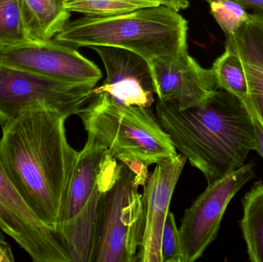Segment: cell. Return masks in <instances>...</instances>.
<instances>
[{"instance_id":"obj_5","label":"cell","mask_w":263,"mask_h":262,"mask_svg":"<svg viewBox=\"0 0 263 262\" xmlns=\"http://www.w3.org/2000/svg\"><path fill=\"white\" fill-rule=\"evenodd\" d=\"M78 115L88 135L121 163L148 167L178 154L150 108L118 104L100 93Z\"/></svg>"},{"instance_id":"obj_20","label":"cell","mask_w":263,"mask_h":262,"mask_svg":"<svg viewBox=\"0 0 263 262\" xmlns=\"http://www.w3.org/2000/svg\"><path fill=\"white\" fill-rule=\"evenodd\" d=\"M161 256L162 262H185L180 233L171 212L167 215L162 231Z\"/></svg>"},{"instance_id":"obj_10","label":"cell","mask_w":263,"mask_h":262,"mask_svg":"<svg viewBox=\"0 0 263 262\" xmlns=\"http://www.w3.org/2000/svg\"><path fill=\"white\" fill-rule=\"evenodd\" d=\"M0 64L66 81L97 83L102 78L95 63L53 39L0 49Z\"/></svg>"},{"instance_id":"obj_15","label":"cell","mask_w":263,"mask_h":262,"mask_svg":"<svg viewBox=\"0 0 263 262\" xmlns=\"http://www.w3.org/2000/svg\"><path fill=\"white\" fill-rule=\"evenodd\" d=\"M239 221L242 238L252 262H263V183L253 185L242 199Z\"/></svg>"},{"instance_id":"obj_7","label":"cell","mask_w":263,"mask_h":262,"mask_svg":"<svg viewBox=\"0 0 263 262\" xmlns=\"http://www.w3.org/2000/svg\"><path fill=\"white\" fill-rule=\"evenodd\" d=\"M97 84L58 79L0 64V126L35 109L78 115L92 98Z\"/></svg>"},{"instance_id":"obj_12","label":"cell","mask_w":263,"mask_h":262,"mask_svg":"<svg viewBox=\"0 0 263 262\" xmlns=\"http://www.w3.org/2000/svg\"><path fill=\"white\" fill-rule=\"evenodd\" d=\"M104 65L106 78L92 89V95L104 93L125 106L150 108L155 102L154 83L149 63L140 55L120 48L91 46Z\"/></svg>"},{"instance_id":"obj_23","label":"cell","mask_w":263,"mask_h":262,"mask_svg":"<svg viewBox=\"0 0 263 262\" xmlns=\"http://www.w3.org/2000/svg\"><path fill=\"white\" fill-rule=\"evenodd\" d=\"M13 254L10 246L0 238V262H14Z\"/></svg>"},{"instance_id":"obj_25","label":"cell","mask_w":263,"mask_h":262,"mask_svg":"<svg viewBox=\"0 0 263 262\" xmlns=\"http://www.w3.org/2000/svg\"><path fill=\"white\" fill-rule=\"evenodd\" d=\"M0 238H3V232L2 230L1 227H0Z\"/></svg>"},{"instance_id":"obj_21","label":"cell","mask_w":263,"mask_h":262,"mask_svg":"<svg viewBox=\"0 0 263 262\" xmlns=\"http://www.w3.org/2000/svg\"><path fill=\"white\" fill-rule=\"evenodd\" d=\"M161 6L173 9L176 12L186 9L190 6L189 0H156Z\"/></svg>"},{"instance_id":"obj_2","label":"cell","mask_w":263,"mask_h":262,"mask_svg":"<svg viewBox=\"0 0 263 262\" xmlns=\"http://www.w3.org/2000/svg\"><path fill=\"white\" fill-rule=\"evenodd\" d=\"M156 118L176 148L211 184L246 164L256 151L253 118L243 103L217 89L199 106L181 109L158 100Z\"/></svg>"},{"instance_id":"obj_18","label":"cell","mask_w":263,"mask_h":262,"mask_svg":"<svg viewBox=\"0 0 263 262\" xmlns=\"http://www.w3.org/2000/svg\"><path fill=\"white\" fill-rule=\"evenodd\" d=\"M34 43L25 26L23 0H0V49Z\"/></svg>"},{"instance_id":"obj_8","label":"cell","mask_w":263,"mask_h":262,"mask_svg":"<svg viewBox=\"0 0 263 262\" xmlns=\"http://www.w3.org/2000/svg\"><path fill=\"white\" fill-rule=\"evenodd\" d=\"M254 177V164L247 163L209 184L191 206L185 209L179 229L184 261L193 262L202 256L209 246L217 238L230 201Z\"/></svg>"},{"instance_id":"obj_17","label":"cell","mask_w":263,"mask_h":262,"mask_svg":"<svg viewBox=\"0 0 263 262\" xmlns=\"http://www.w3.org/2000/svg\"><path fill=\"white\" fill-rule=\"evenodd\" d=\"M161 6L156 0H65L69 12L85 16L110 17Z\"/></svg>"},{"instance_id":"obj_26","label":"cell","mask_w":263,"mask_h":262,"mask_svg":"<svg viewBox=\"0 0 263 262\" xmlns=\"http://www.w3.org/2000/svg\"><path fill=\"white\" fill-rule=\"evenodd\" d=\"M64 1H65V0H64Z\"/></svg>"},{"instance_id":"obj_22","label":"cell","mask_w":263,"mask_h":262,"mask_svg":"<svg viewBox=\"0 0 263 262\" xmlns=\"http://www.w3.org/2000/svg\"><path fill=\"white\" fill-rule=\"evenodd\" d=\"M253 117L254 123L255 135H256V151L263 158V127L255 117Z\"/></svg>"},{"instance_id":"obj_14","label":"cell","mask_w":263,"mask_h":262,"mask_svg":"<svg viewBox=\"0 0 263 262\" xmlns=\"http://www.w3.org/2000/svg\"><path fill=\"white\" fill-rule=\"evenodd\" d=\"M23 11L26 30L35 42L53 39L71 17L64 0H23Z\"/></svg>"},{"instance_id":"obj_3","label":"cell","mask_w":263,"mask_h":262,"mask_svg":"<svg viewBox=\"0 0 263 262\" xmlns=\"http://www.w3.org/2000/svg\"><path fill=\"white\" fill-rule=\"evenodd\" d=\"M188 22L165 6L145 8L110 17L69 20L53 40L77 49L109 46L126 49L147 62L188 50Z\"/></svg>"},{"instance_id":"obj_1","label":"cell","mask_w":263,"mask_h":262,"mask_svg":"<svg viewBox=\"0 0 263 262\" xmlns=\"http://www.w3.org/2000/svg\"><path fill=\"white\" fill-rule=\"evenodd\" d=\"M68 118L47 109L27 111L2 128L0 138L6 174L32 212L55 235L80 155L66 137Z\"/></svg>"},{"instance_id":"obj_24","label":"cell","mask_w":263,"mask_h":262,"mask_svg":"<svg viewBox=\"0 0 263 262\" xmlns=\"http://www.w3.org/2000/svg\"><path fill=\"white\" fill-rule=\"evenodd\" d=\"M236 1L242 4L244 7L256 9L259 12H263V0H236Z\"/></svg>"},{"instance_id":"obj_6","label":"cell","mask_w":263,"mask_h":262,"mask_svg":"<svg viewBox=\"0 0 263 262\" xmlns=\"http://www.w3.org/2000/svg\"><path fill=\"white\" fill-rule=\"evenodd\" d=\"M122 163L120 176L102 201L92 262L138 261L144 221L139 188L146 183L148 167Z\"/></svg>"},{"instance_id":"obj_19","label":"cell","mask_w":263,"mask_h":262,"mask_svg":"<svg viewBox=\"0 0 263 262\" xmlns=\"http://www.w3.org/2000/svg\"><path fill=\"white\" fill-rule=\"evenodd\" d=\"M210 12L226 36L236 33L250 18L247 8L236 0H207Z\"/></svg>"},{"instance_id":"obj_4","label":"cell","mask_w":263,"mask_h":262,"mask_svg":"<svg viewBox=\"0 0 263 262\" xmlns=\"http://www.w3.org/2000/svg\"><path fill=\"white\" fill-rule=\"evenodd\" d=\"M123 163L88 135L72 173L57 235L72 262H92L97 224L106 192Z\"/></svg>"},{"instance_id":"obj_11","label":"cell","mask_w":263,"mask_h":262,"mask_svg":"<svg viewBox=\"0 0 263 262\" xmlns=\"http://www.w3.org/2000/svg\"><path fill=\"white\" fill-rule=\"evenodd\" d=\"M148 63L158 100L176 102L181 109L199 106L219 89L213 69L202 67L188 50Z\"/></svg>"},{"instance_id":"obj_13","label":"cell","mask_w":263,"mask_h":262,"mask_svg":"<svg viewBox=\"0 0 263 262\" xmlns=\"http://www.w3.org/2000/svg\"><path fill=\"white\" fill-rule=\"evenodd\" d=\"M186 158L182 154L167 158L156 164L144 185L143 235L138 261L162 262L161 238L172 197Z\"/></svg>"},{"instance_id":"obj_9","label":"cell","mask_w":263,"mask_h":262,"mask_svg":"<svg viewBox=\"0 0 263 262\" xmlns=\"http://www.w3.org/2000/svg\"><path fill=\"white\" fill-rule=\"evenodd\" d=\"M0 227L35 262H70L58 237L25 203L0 158Z\"/></svg>"},{"instance_id":"obj_16","label":"cell","mask_w":263,"mask_h":262,"mask_svg":"<svg viewBox=\"0 0 263 262\" xmlns=\"http://www.w3.org/2000/svg\"><path fill=\"white\" fill-rule=\"evenodd\" d=\"M219 89L227 91L239 98L253 112L248 83L240 58L233 49L226 46L223 53L216 58L211 68Z\"/></svg>"}]
</instances>
